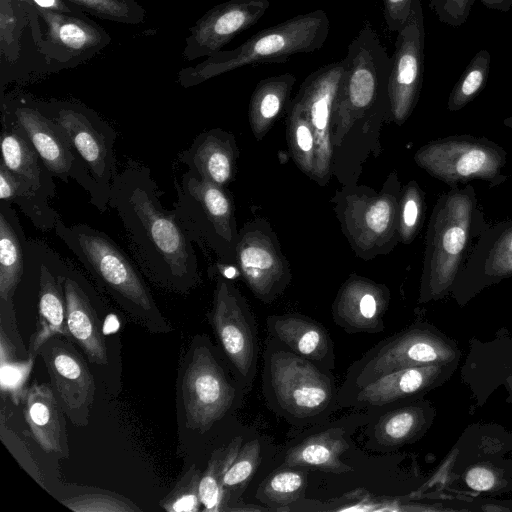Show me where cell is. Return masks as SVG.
<instances>
[{"label": "cell", "instance_id": "obj_19", "mask_svg": "<svg viewBox=\"0 0 512 512\" xmlns=\"http://www.w3.org/2000/svg\"><path fill=\"white\" fill-rule=\"evenodd\" d=\"M269 5V0H229L212 7L190 28L183 57L193 61L221 51L235 36L255 25Z\"/></svg>", "mask_w": 512, "mask_h": 512}, {"label": "cell", "instance_id": "obj_36", "mask_svg": "<svg viewBox=\"0 0 512 512\" xmlns=\"http://www.w3.org/2000/svg\"><path fill=\"white\" fill-rule=\"evenodd\" d=\"M287 142L297 167L313 179L316 164V141L304 112L290 101L287 107Z\"/></svg>", "mask_w": 512, "mask_h": 512}, {"label": "cell", "instance_id": "obj_48", "mask_svg": "<svg viewBox=\"0 0 512 512\" xmlns=\"http://www.w3.org/2000/svg\"><path fill=\"white\" fill-rule=\"evenodd\" d=\"M464 480L470 489L479 492L491 491L499 482L495 470L483 464L470 467L465 473Z\"/></svg>", "mask_w": 512, "mask_h": 512}, {"label": "cell", "instance_id": "obj_47", "mask_svg": "<svg viewBox=\"0 0 512 512\" xmlns=\"http://www.w3.org/2000/svg\"><path fill=\"white\" fill-rule=\"evenodd\" d=\"M18 19L11 0H1L0 7V42L2 53L9 55L15 47Z\"/></svg>", "mask_w": 512, "mask_h": 512}, {"label": "cell", "instance_id": "obj_15", "mask_svg": "<svg viewBox=\"0 0 512 512\" xmlns=\"http://www.w3.org/2000/svg\"><path fill=\"white\" fill-rule=\"evenodd\" d=\"M234 261L249 290L265 304L279 298L292 280L277 235L263 218L249 221L239 230Z\"/></svg>", "mask_w": 512, "mask_h": 512}, {"label": "cell", "instance_id": "obj_14", "mask_svg": "<svg viewBox=\"0 0 512 512\" xmlns=\"http://www.w3.org/2000/svg\"><path fill=\"white\" fill-rule=\"evenodd\" d=\"M209 321L241 384L250 388L259 353L256 321L246 299L225 277L217 279Z\"/></svg>", "mask_w": 512, "mask_h": 512}, {"label": "cell", "instance_id": "obj_22", "mask_svg": "<svg viewBox=\"0 0 512 512\" xmlns=\"http://www.w3.org/2000/svg\"><path fill=\"white\" fill-rule=\"evenodd\" d=\"M267 332L297 355L322 369L335 368L334 343L327 329L315 319L287 313L266 318Z\"/></svg>", "mask_w": 512, "mask_h": 512}, {"label": "cell", "instance_id": "obj_45", "mask_svg": "<svg viewBox=\"0 0 512 512\" xmlns=\"http://www.w3.org/2000/svg\"><path fill=\"white\" fill-rule=\"evenodd\" d=\"M475 0H430L429 7L438 20L445 25H463L470 14Z\"/></svg>", "mask_w": 512, "mask_h": 512}, {"label": "cell", "instance_id": "obj_16", "mask_svg": "<svg viewBox=\"0 0 512 512\" xmlns=\"http://www.w3.org/2000/svg\"><path fill=\"white\" fill-rule=\"evenodd\" d=\"M346 68V60L329 63L308 75L292 99L306 115L316 141L313 179L328 183L333 164V113Z\"/></svg>", "mask_w": 512, "mask_h": 512}, {"label": "cell", "instance_id": "obj_31", "mask_svg": "<svg viewBox=\"0 0 512 512\" xmlns=\"http://www.w3.org/2000/svg\"><path fill=\"white\" fill-rule=\"evenodd\" d=\"M489 278L512 276V220L484 228L467 261V270Z\"/></svg>", "mask_w": 512, "mask_h": 512}, {"label": "cell", "instance_id": "obj_38", "mask_svg": "<svg viewBox=\"0 0 512 512\" xmlns=\"http://www.w3.org/2000/svg\"><path fill=\"white\" fill-rule=\"evenodd\" d=\"M261 463V445L253 439L241 446L223 480V511L235 504Z\"/></svg>", "mask_w": 512, "mask_h": 512}, {"label": "cell", "instance_id": "obj_27", "mask_svg": "<svg viewBox=\"0 0 512 512\" xmlns=\"http://www.w3.org/2000/svg\"><path fill=\"white\" fill-rule=\"evenodd\" d=\"M24 415L31 433L46 453L68 457L64 411L52 387L33 384L25 392Z\"/></svg>", "mask_w": 512, "mask_h": 512}, {"label": "cell", "instance_id": "obj_52", "mask_svg": "<svg viewBox=\"0 0 512 512\" xmlns=\"http://www.w3.org/2000/svg\"><path fill=\"white\" fill-rule=\"evenodd\" d=\"M503 124H504L506 127H508V128H510V129H512V116H510V117H508V118L504 119Z\"/></svg>", "mask_w": 512, "mask_h": 512}, {"label": "cell", "instance_id": "obj_30", "mask_svg": "<svg viewBox=\"0 0 512 512\" xmlns=\"http://www.w3.org/2000/svg\"><path fill=\"white\" fill-rule=\"evenodd\" d=\"M295 82L296 77L287 72L265 78L256 85L249 102L248 118L257 140H261L287 110Z\"/></svg>", "mask_w": 512, "mask_h": 512}, {"label": "cell", "instance_id": "obj_26", "mask_svg": "<svg viewBox=\"0 0 512 512\" xmlns=\"http://www.w3.org/2000/svg\"><path fill=\"white\" fill-rule=\"evenodd\" d=\"M28 238L11 203L0 200V304L2 314L14 312V298L22 281Z\"/></svg>", "mask_w": 512, "mask_h": 512}, {"label": "cell", "instance_id": "obj_37", "mask_svg": "<svg viewBox=\"0 0 512 512\" xmlns=\"http://www.w3.org/2000/svg\"><path fill=\"white\" fill-rule=\"evenodd\" d=\"M319 510L336 512H405L441 511L444 509L409 503L399 498L377 497L364 489H356L341 497L320 503Z\"/></svg>", "mask_w": 512, "mask_h": 512}, {"label": "cell", "instance_id": "obj_51", "mask_svg": "<svg viewBox=\"0 0 512 512\" xmlns=\"http://www.w3.org/2000/svg\"><path fill=\"white\" fill-rule=\"evenodd\" d=\"M481 509L484 510V511H488V512H491V511H509V509L506 508V507L495 506V505H485V506H482Z\"/></svg>", "mask_w": 512, "mask_h": 512}, {"label": "cell", "instance_id": "obj_39", "mask_svg": "<svg viewBox=\"0 0 512 512\" xmlns=\"http://www.w3.org/2000/svg\"><path fill=\"white\" fill-rule=\"evenodd\" d=\"M490 63L491 56L486 49H481L473 56L449 95V111L462 109L483 90L488 80Z\"/></svg>", "mask_w": 512, "mask_h": 512}, {"label": "cell", "instance_id": "obj_17", "mask_svg": "<svg viewBox=\"0 0 512 512\" xmlns=\"http://www.w3.org/2000/svg\"><path fill=\"white\" fill-rule=\"evenodd\" d=\"M424 15L421 0H415L407 25L397 33L395 49L390 56V118L402 125L414 110L423 81Z\"/></svg>", "mask_w": 512, "mask_h": 512}, {"label": "cell", "instance_id": "obj_13", "mask_svg": "<svg viewBox=\"0 0 512 512\" xmlns=\"http://www.w3.org/2000/svg\"><path fill=\"white\" fill-rule=\"evenodd\" d=\"M238 390L209 345L197 344L182 380L188 428L204 433L236 404Z\"/></svg>", "mask_w": 512, "mask_h": 512}, {"label": "cell", "instance_id": "obj_32", "mask_svg": "<svg viewBox=\"0 0 512 512\" xmlns=\"http://www.w3.org/2000/svg\"><path fill=\"white\" fill-rule=\"evenodd\" d=\"M426 424L423 407L408 405L393 408L382 414L371 425L368 447L378 451H388L413 441Z\"/></svg>", "mask_w": 512, "mask_h": 512}, {"label": "cell", "instance_id": "obj_49", "mask_svg": "<svg viewBox=\"0 0 512 512\" xmlns=\"http://www.w3.org/2000/svg\"><path fill=\"white\" fill-rule=\"evenodd\" d=\"M35 9H44L55 12L74 13L64 0H22Z\"/></svg>", "mask_w": 512, "mask_h": 512}, {"label": "cell", "instance_id": "obj_8", "mask_svg": "<svg viewBox=\"0 0 512 512\" xmlns=\"http://www.w3.org/2000/svg\"><path fill=\"white\" fill-rule=\"evenodd\" d=\"M401 188L396 173L390 175L380 193L367 187L337 194L336 214L343 233L355 253L370 259L389 253L399 242Z\"/></svg>", "mask_w": 512, "mask_h": 512}, {"label": "cell", "instance_id": "obj_5", "mask_svg": "<svg viewBox=\"0 0 512 512\" xmlns=\"http://www.w3.org/2000/svg\"><path fill=\"white\" fill-rule=\"evenodd\" d=\"M471 185L438 198L426 233L420 301L441 297L454 283L472 238L483 231Z\"/></svg>", "mask_w": 512, "mask_h": 512}, {"label": "cell", "instance_id": "obj_2", "mask_svg": "<svg viewBox=\"0 0 512 512\" xmlns=\"http://www.w3.org/2000/svg\"><path fill=\"white\" fill-rule=\"evenodd\" d=\"M262 391L270 410L294 426L325 421L339 406L338 390L325 370L267 335Z\"/></svg>", "mask_w": 512, "mask_h": 512}, {"label": "cell", "instance_id": "obj_24", "mask_svg": "<svg viewBox=\"0 0 512 512\" xmlns=\"http://www.w3.org/2000/svg\"><path fill=\"white\" fill-rule=\"evenodd\" d=\"M238 156L234 135L214 128L199 133L178 160L202 179L226 187L235 176Z\"/></svg>", "mask_w": 512, "mask_h": 512}, {"label": "cell", "instance_id": "obj_33", "mask_svg": "<svg viewBox=\"0 0 512 512\" xmlns=\"http://www.w3.org/2000/svg\"><path fill=\"white\" fill-rule=\"evenodd\" d=\"M0 200L17 205L32 224L44 232L54 230L60 218L58 212L50 206V198L1 163Z\"/></svg>", "mask_w": 512, "mask_h": 512}, {"label": "cell", "instance_id": "obj_1", "mask_svg": "<svg viewBox=\"0 0 512 512\" xmlns=\"http://www.w3.org/2000/svg\"><path fill=\"white\" fill-rule=\"evenodd\" d=\"M162 191L144 164L128 159L115 176L108 206L118 215L138 266L157 286L187 293L201 283L193 241L164 208Z\"/></svg>", "mask_w": 512, "mask_h": 512}, {"label": "cell", "instance_id": "obj_29", "mask_svg": "<svg viewBox=\"0 0 512 512\" xmlns=\"http://www.w3.org/2000/svg\"><path fill=\"white\" fill-rule=\"evenodd\" d=\"M348 433L343 427H330L295 444L285 454L283 465L302 466L327 473L345 474L353 468L342 461L349 448Z\"/></svg>", "mask_w": 512, "mask_h": 512}, {"label": "cell", "instance_id": "obj_6", "mask_svg": "<svg viewBox=\"0 0 512 512\" xmlns=\"http://www.w3.org/2000/svg\"><path fill=\"white\" fill-rule=\"evenodd\" d=\"M346 68L333 113V145L367 117H390V56L380 37L365 23L348 46Z\"/></svg>", "mask_w": 512, "mask_h": 512}, {"label": "cell", "instance_id": "obj_20", "mask_svg": "<svg viewBox=\"0 0 512 512\" xmlns=\"http://www.w3.org/2000/svg\"><path fill=\"white\" fill-rule=\"evenodd\" d=\"M389 289L368 278L352 275L340 287L332 303L334 323L349 334L384 331Z\"/></svg>", "mask_w": 512, "mask_h": 512}, {"label": "cell", "instance_id": "obj_11", "mask_svg": "<svg viewBox=\"0 0 512 512\" xmlns=\"http://www.w3.org/2000/svg\"><path fill=\"white\" fill-rule=\"evenodd\" d=\"M506 151L497 143L469 135L450 136L428 142L414 155L416 164L451 188L471 180H483L490 187L506 180L502 169Z\"/></svg>", "mask_w": 512, "mask_h": 512}, {"label": "cell", "instance_id": "obj_7", "mask_svg": "<svg viewBox=\"0 0 512 512\" xmlns=\"http://www.w3.org/2000/svg\"><path fill=\"white\" fill-rule=\"evenodd\" d=\"M173 211L190 239L222 261L235 260L238 238L235 206L230 192L188 170L174 179Z\"/></svg>", "mask_w": 512, "mask_h": 512}, {"label": "cell", "instance_id": "obj_23", "mask_svg": "<svg viewBox=\"0 0 512 512\" xmlns=\"http://www.w3.org/2000/svg\"><path fill=\"white\" fill-rule=\"evenodd\" d=\"M442 372L441 364L397 370L375 379L340 403L356 409L382 408L429 389Z\"/></svg>", "mask_w": 512, "mask_h": 512}, {"label": "cell", "instance_id": "obj_35", "mask_svg": "<svg viewBox=\"0 0 512 512\" xmlns=\"http://www.w3.org/2000/svg\"><path fill=\"white\" fill-rule=\"evenodd\" d=\"M242 446V437L213 451L200 479V498L206 512L223 511V480Z\"/></svg>", "mask_w": 512, "mask_h": 512}, {"label": "cell", "instance_id": "obj_28", "mask_svg": "<svg viewBox=\"0 0 512 512\" xmlns=\"http://www.w3.org/2000/svg\"><path fill=\"white\" fill-rule=\"evenodd\" d=\"M9 171L31 183L48 198L56 196L53 174L21 129L1 114V161Z\"/></svg>", "mask_w": 512, "mask_h": 512}, {"label": "cell", "instance_id": "obj_25", "mask_svg": "<svg viewBox=\"0 0 512 512\" xmlns=\"http://www.w3.org/2000/svg\"><path fill=\"white\" fill-rule=\"evenodd\" d=\"M36 10L48 28L47 43L64 56L86 59L111 41L102 27L82 15Z\"/></svg>", "mask_w": 512, "mask_h": 512}, {"label": "cell", "instance_id": "obj_44", "mask_svg": "<svg viewBox=\"0 0 512 512\" xmlns=\"http://www.w3.org/2000/svg\"><path fill=\"white\" fill-rule=\"evenodd\" d=\"M63 505L76 512H134L140 511L127 499L106 493H90L65 498Z\"/></svg>", "mask_w": 512, "mask_h": 512}, {"label": "cell", "instance_id": "obj_4", "mask_svg": "<svg viewBox=\"0 0 512 512\" xmlns=\"http://www.w3.org/2000/svg\"><path fill=\"white\" fill-rule=\"evenodd\" d=\"M329 29V18L321 9L296 15L257 32L232 50H221L195 66L181 69L177 81L189 88L243 66L284 63L296 54L319 51Z\"/></svg>", "mask_w": 512, "mask_h": 512}, {"label": "cell", "instance_id": "obj_40", "mask_svg": "<svg viewBox=\"0 0 512 512\" xmlns=\"http://www.w3.org/2000/svg\"><path fill=\"white\" fill-rule=\"evenodd\" d=\"M1 389L7 392L15 404L25 396V383L32 370L35 357L28 356L27 360L15 359L12 346L1 330Z\"/></svg>", "mask_w": 512, "mask_h": 512}, {"label": "cell", "instance_id": "obj_50", "mask_svg": "<svg viewBox=\"0 0 512 512\" xmlns=\"http://www.w3.org/2000/svg\"><path fill=\"white\" fill-rule=\"evenodd\" d=\"M488 9L507 12L512 7V0H480Z\"/></svg>", "mask_w": 512, "mask_h": 512}, {"label": "cell", "instance_id": "obj_34", "mask_svg": "<svg viewBox=\"0 0 512 512\" xmlns=\"http://www.w3.org/2000/svg\"><path fill=\"white\" fill-rule=\"evenodd\" d=\"M308 474V467L282 465L261 482L255 497L270 511H287L304 498Z\"/></svg>", "mask_w": 512, "mask_h": 512}, {"label": "cell", "instance_id": "obj_42", "mask_svg": "<svg viewBox=\"0 0 512 512\" xmlns=\"http://www.w3.org/2000/svg\"><path fill=\"white\" fill-rule=\"evenodd\" d=\"M101 19L137 25L145 20V9L136 0H67Z\"/></svg>", "mask_w": 512, "mask_h": 512}, {"label": "cell", "instance_id": "obj_41", "mask_svg": "<svg viewBox=\"0 0 512 512\" xmlns=\"http://www.w3.org/2000/svg\"><path fill=\"white\" fill-rule=\"evenodd\" d=\"M424 193L412 180L401 189L399 204V240L411 243L421 229L425 215Z\"/></svg>", "mask_w": 512, "mask_h": 512}, {"label": "cell", "instance_id": "obj_3", "mask_svg": "<svg viewBox=\"0 0 512 512\" xmlns=\"http://www.w3.org/2000/svg\"><path fill=\"white\" fill-rule=\"evenodd\" d=\"M54 231L97 283L122 307L152 324L153 330H169L141 273L109 235L83 223L68 226L61 218Z\"/></svg>", "mask_w": 512, "mask_h": 512}, {"label": "cell", "instance_id": "obj_46", "mask_svg": "<svg viewBox=\"0 0 512 512\" xmlns=\"http://www.w3.org/2000/svg\"><path fill=\"white\" fill-rule=\"evenodd\" d=\"M415 0H383L384 19L387 29L398 33L408 23Z\"/></svg>", "mask_w": 512, "mask_h": 512}, {"label": "cell", "instance_id": "obj_18", "mask_svg": "<svg viewBox=\"0 0 512 512\" xmlns=\"http://www.w3.org/2000/svg\"><path fill=\"white\" fill-rule=\"evenodd\" d=\"M38 354L50 375L51 387L65 415L76 426H86L96 386L86 362L74 346L57 336L50 338Z\"/></svg>", "mask_w": 512, "mask_h": 512}, {"label": "cell", "instance_id": "obj_43", "mask_svg": "<svg viewBox=\"0 0 512 512\" xmlns=\"http://www.w3.org/2000/svg\"><path fill=\"white\" fill-rule=\"evenodd\" d=\"M201 474L193 465L176 483L159 505L168 512H197L202 505L200 498Z\"/></svg>", "mask_w": 512, "mask_h": 512}, {"label": "cell", "instance_id": "obj_21", "mask_svg": "<svg viewBox=\"0 0 512 512\" xmlns=\"http://www.w3.org/2000/svg\"><path fill=\"white\" fill-rule=\"evenodd\" d=\"M86 280L69 260L64 282L66 319L70 338L91 363H108L107 347L100 319L86 290Z\"/></svg>", "mask_w": 512, "mask_h": 512}, {"label": "cell", "instance_id": "obj_12", "mask_svg": "<svg viewBox=\"0 0 512 512\" xmlns=\"http://www.w3.org/2000/svg\"><path fill=\"white\" fill-rule=\"evenodd\" d=\"M39 109L56 122L69 138L109 203L117 175L114 128L86 105L71 100L36 101Z\"/></svg>", "mask_w": 512, "mask_h": 512}, {"label": "cell", "instance_id": "obj_9", "mask_svg": "<svg viewBox=\"0 0 512 512\" xmlns=\"http://www.w3.org/2000/svg\"><path fill=\"white\" fill-rule=\"evenodd\" d=\"M1 114L21 129L54 177L65 183L75 181L89 195L90 204L99 212L107 210L108 201L69 138L56 122L39 109L35 100L27 97L2 99Z\"/></svg>", "mask_w": 512, "mask_h": 512}, {"label": "cell", "instance_id": "obj_10", "mask_svg": "<svg viewBox=\"0 0 512 512\" xmlns=\"http://www.w3.org/2000/svg\"><path fill=\"white\" fill-rule=\"evenodd\" d=\"M454 348L440 335L422 326H413L372 346L347 369L338 390L339 406L354 392L391 372L424 365L451 362Z\"/></svg>", "mask_w": 512, "mask_h": 512}]
</instances>
